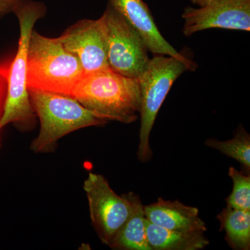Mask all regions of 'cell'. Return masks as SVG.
Masks as SVG:
<instances>
[{
    "label": "cell",
    "instance_id": "6da1fadb",
    "mask_svg": "<svg viewBox=\"0 0 250 250\" xmlns=\"http://www.w3.org/2000/svg\"><path fill=\"white\" fill-rule=\"evenodd\" d=\"M99 118L106 121L131 124L141 111V90L138 79L103 69L84 74L71 95Z\"/></svg>",
    "mask_w": 250,
    "mask_h": 250
},
{
    "label": "cell",
    "instance_id": "7a4b0ae2",
    "mask_svg": "<svg viewBox=\"0 0 250 250\" xmlns=\"http://www.w3.org/2000/svg\"><path fill=\"white\" fill-rule=\"evenodd\" d=\"M14 14L19 21L21 36L17 53L4 70L6 99L0 118V133L11 123L22 132L32 131L37 118L27 86V53L31 31L36 21L45 14V6L39 1L24 0ZM1 146L0 137V148Z\"/></svg>",
    "mask_w": 250,
    "mask_h": 250
},
{
    "label": "cell",
    "instance_id": "3957f363",
    "mask_svg": "<svg viewBox=\"0 0 250 250\" xmlns=\"http://www.w3.org/2000/svg\"><path fill=\"white\" fill-rule=\"evenodd\" d=\"M28 89L31 104L41 124L39 134L30 145L31 150L35 154L53 153L59 140L66 135L108 123L70 95L36 88Z\"/></svg>",
    "mask_w": 250,
    "mask_h": 250
},
{
    "label": "cell",
    "instance_id": "277c9868",
    "mask_svg": "<svg viewBox=\"0 0 250 250\" xmlns=\"http://www.w3.org/2000/svg\"><path fill=\"white\" fill-rule=\"evenodd\" d=\"M84 75L79 59L62 45L33 29L27 53L28 88L71 95Z\"/></svg>",
    "mask_w": 250,
    "mask_h": 250
},
{
    "label": "cell",
    "instance_id": "5b68a950",
    "mask_svg": "<svg viewBox=\"0 0 250 250\" xmlns=\"http://www.w3.org/2000/svg\"><path fill=\"white\" fill-rule=\"evenodd\" d=\"M195 65L175 58L159 55L149 59L139 80L141 90V128L137 158L141 162L152 159L149 137L156 116L174 82L183 72L194 70Z\"/></svg>",
    "mask_w": 250,
    "mask_h": 250
},
{
    "label": "cell",
    "instance_id": "8992f818",
    "mask_svg": "<svg viewBox=\"0 0 250 250\" xmlns=\"http://www.w3.org/2000/svg\"><path fill=\"white\" fill-rule=\"evenodd\" d=\"M100 18L106 31L109 68L124 76L139 78L149 60L142 38L109 4Z\"/></svg>",
    "mask_w": 250,
    "mask_h": 250
},
{
    "label": "cell",
    "instance_id": "52a82bcc",
    "mask_svg": "<svg viewBox=\"0 0 250 250\" xmlns=\"http://www.w3.org/2000/svg\"><path fill=\"white\" fill-rule=\"evenodd\" d=\"M83 190L92 225L102 243L111 248L131 213V202L125 194L117 195L102 174L90 172Z\"/></svg>",
    "mask_w": 250,
    "mask_h": 250
},
{
    "label": "cell",
    "instance_id": "ba28073f",
    "mask_svg": "<svg viewBox=\"0 0 250 250\" xmlns=\"http://www.w3.org/2000/svg\"><path fill=\"white\" fill-rule=\"evenodd\" d=\"M59 39L63 47L79 59L84 74L109 67L106 31L101 18L79 21Z\"/></svg>",
    "mask_w": 250,
    "mask_h": 250
},
{
    "label": "cell",
    "instance_id": "9c48e42d",
    "mask_svg": "<svg viewBox=\"0 0 250 250\" xmlns=\"http://www.w3.org/2000/svg\"><path fill=\"white\" fill-rule=\"evenodd\" d=\"M182 18L183 32L187 36L213 28L249 31L250 0H225L198 9L188 6Z\"/></svg>",
    "mask_w": 250,
    "mask_h": 250
},
{
    "label": "cell",
    "instance_id": "30bf717a",
    "mask_svg": "<svg viewBox=\"0 0 250 250\" xmlns=\"http://www.w3.org/2000/svg\"><path fill=\"white\" fill-rule=\"evenodd\" d=\"M142 38L148 51L158 55L170 56L195 65V63L179 53L161 35L151 11L143 0H108Z\"/></svg>",
    "mask_w": 250,
    "mask_h": 250
},
{
    "label": "cell",
    "instance_id": "8fae6325",
    "mask_svg": "<svg viewBox=\"0 0 250 250\" xmlns=\"http://www.w3.org/2000/svg\"><path fill=\"white\" fill-rule=\"evenodd\" d=\"M145 213L149 223L167 229L202 232L207 230L199 216L198 208L178 200L168 201L159 197L154 203L145 206Z\"/></svg>",
    "mask_w": 250,
    "mask_h": 250
},
{
    "label": "cell",
    "instance_id": "7c38bea8",
    "mask_svg": "<svg viewBox=\"0 0 250 250\" xmlns=\"http://www.w3.org/2000/svg\"><path fill=\"white\" fill-rule=\"evenodd\" d=\"M125 195L131 202V213L111 247V249L152 250L148 243L146 233L145 206L139 195L134 192H129Z\"/></svg>",
    "mask_w": 250,
    "mask_h": 250
},
{
    "label": "cell",
    "instance_id": "4fadbf2b",
    "mask_svg": "<svg viewBox=\"0 0 250 250\" xmlns=\"http://www.w3.org/2000/svg\"><path fill=\"white\" fill-rule=\"evenodd\" d=\"M146 233L152 250H200L209 245L205 232L169 230L149 223L147 219Z\"/></svg>",
    "mask_w": 250,
    "mask_h": 250
},
{
    "label": "cell",
    "instance_id": "5bb4252c",
    "mask_svg": "<svg viewBox=\"0 0 250 250\" xmlns=\"http://www.w3.org/2000/svg\"><path fill=\"white\" fill-rule=\"evenodd\" d=\"M217 218L229 246L236 250L250 249V211L227 206Z\"/></svg>",
    "mask_w": 250,
    "mask_h": 250
},
{
    "label": "cell",
    "instance_id": "9a60e30c",
    "mask_svg": "<svg viewBox=\"0 0 250 250\" xmlns=\"http://www.w3.org/2000/svg\"><path fill=\"white\" fill-rule=\"evenodd\" d=\"M207 147L216 149L222 154L239 162L248 170L250 169V136L243 126H240L232 139L228 141L207 139Z\"/></svg>",
    "mask_w": 250,
    "mask_h": 250
},
{
    "label": "cell",
    "instance_id": "2e32d148",
    "mask_svg": "<svg viewBox=\"0 0 250 250\" xmlns=\"http://www.w3.org/2000/svg\"><path fill=\"white\" fill-rule=\"evenodd\" d=\"M229 176L233 181L232 192L225 200L227 206L250 211V176L230 167Z\"/></svg>",
    "mask_w": 250,
    "mask_h": 250
},
{
    "label": "cell",
    "instance_id": "e0dca14e",
    "mask_svg": "<svg viewBox=\"0 0 250 250\" xmlns=\"http://www.w3.org/2000/svg\"><path fill=\"white\" fill-rule=\"evenodd\" d=\"M24 0H0V17L14 13Z\"/></svg>",
    "mask_w": 250,
    "mask_h": 250
},
{
    "label": "cell",
    "instance_id": "ac0fdd59",
    "mask_svg": "<svg viewBox=\"0 0 250 250\" xmlns=\"http://www.w3.org/2000/svg\"><path fill=\"white\" fill-rule=\"evenodd\" d=\"M193 4L198 5L200 7H205V6H210L217 4V3L221 2L225 0H190Z\"/></svg>",
    "mask_w": 250,
    "mask_h": 250
}]
</instances>
